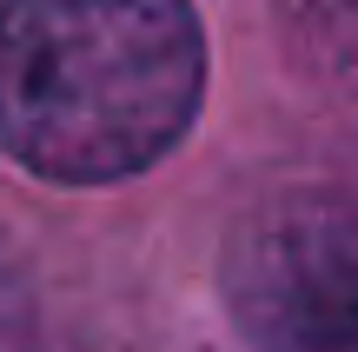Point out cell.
Returning a JSON list of instances; mask_svg holds the SVG:
<instances>
[{
    "mask_svg": "<svg viewBox=\"0 0 358 352\" xmlns=\"http://www.w3.org/2000/svg\"><path fill=\"white\" fill-rule=\"evenodd\" d=\"M272 20L306 87L358 100V0H272Z\"/></svg>",
    "mask_w": 358,
    "mask_h": 352,
    "instance_id": "cell-3",
    "label": "cell"
},
{
    "mask_svg": "<svg viewBox=\"0 0 358 352\" xmlns=\"http://www.w3.org/2000/svg\"><path fill=\"white\" fill-rule=\"evenodd\" d=\"M206 93L192 0H0V146L60 186L173 153Z\"/></svg>",
    "mask_w": 358,
    "mask_h": 352,
    "instance_id": "cell-1",
    "label": "cell"
},
{
    "mask_svg": "<svg viewBox=\"0 0 358 352\" xmlns=\"http://www.w3.org/2000/svg\"><path fill=\"white\" fill-rule=\"evenodd\" d=\"M0 352H40V326H34V300H27V273L0 239Z\"/></svg>",
    "mask_w": 358,
    "mask_h": 352,
    "instance_id": "cell-4",
    "label": "cell"
},
{
    "mask_svg": "<svg viewBox=\"0 0 358 352\" xmlns=\"http://www.w3.org/2000/svg\"><path fill=\"white\" fill-rule=\"evenodd\" d=\"M352 352H358V346H352Z\"/></svg>",
    "mask_w": 358,
    "mask_h": 352,
    "instance_id": "cell-5",
    "label": "cell"
},
{
    "mask_svg": "<svg viewBox=\"0 0 358 352\" xmlns=\"http://www.w3.org/2000/svg\"><path fill=\"white\" fill-rule=\"evenodd\" d=\"M219 293L239 332L266 352L358 346V199L292 186L239 213L219 253Z\"/></svg>",
    "mask_w": 358,
    "mask_h": 352,
    "instance_id": "cell-2",
    "label": "cell"
}]
</instances>
